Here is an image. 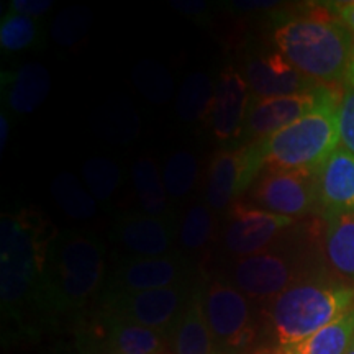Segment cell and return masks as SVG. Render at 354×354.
Instances as JSON below:
<instances>
[{"instance_id":"cell-2","label":"cell","mask_w":354,"mask_h":354,"mask_svg":"<svg viewBox=\"0 0 354 354\" xmlns=\"http://www.w3.org/2000/svg\"><path fill=\"white\" fill-rule=\"evenodd\" d=\"M339 102L342 97H336L266 140L245 146V189L266 169L320 171L339 148Z\"/></svg>"},{"instance_id":"cell-18","label":"cell","mask_w":354,"mask_h":354,"mask_svg":"<svg viewBox=\"0 0 354 354\" xmlns=\"http://www.w3.org/2000/svg\"><path fill=\"white\" fill-rule=\"evenodd\" d=\"M245 189V146L225 149L212 159L207 177V205L225 210Z\"/></svg>"},{"instance_id":"cell-40","label":"cell","mask_w":354,"mask_h":354,"mask_svg":"<svg viewBox=\"0 0 354 354\" xmlns=\"http://www.w3.org/2000/svg\"><path fill=\"white\" fill-rule=\"evenodd\" d=\"M272 354H294V351L289 346H279Z\"/></svg>"},{"instance_id":"cell-27","label":"cell","mask_w":354,"mask_h":354,"mask_svg":"<svg viewBox=\"0 0 354 354\" xmlns=\"http://www.w3.org/2000/svg\"><path fill=\"white\" fill-rule=\"evenodd\" d=\"M133 82L153 104H165L174 94V81L165 66L154 59H145L133 68Z\"/></svg>"},{"instance_id":"cell-19","label":"cell","mask_w":354,"mask_h":354,"mask_svg":"<svg viewBox=\"0 0 354 354\" xmlns=\"http://www.w3.org/2000/svg\"><path fill=\"white\" fill-rule=\"evenodd\" d=\"M212 331L203 310L201 289L194 290L174 330L176 354H212Z\"/></svg>"},{"instance_id":"cell-33","label":"cell","mask_w":354,"mask_h":354,"mask_svg":"<svg viewBox=\"0 0 354 354\" xmlns=\"http://www.w3.org/2000/svg\"><path fill=\"white\" fill-rule=\"evenodd\" d=\"M339 146L354 154V87H349L339 102Z\"/></svg>"},{"instance_id":"cell-31","label":"cell","mask_w":354,"mask_h":354,"mask_svg":"<svg viewBox=\"0 0 354 354\" xmlns=\"http://www.w3.org/2000/svg\"><path fill=\"white\" fill-rule=\"evenodd\" d=\"M92 12L84 6H74L61 10L51 24V37L63 48L77 46L91 30Z\"/></svg>"},{"instance_id":"cell-42","label":"cell","mask_w":354,"mask_h":354,"mask_svg":"<svg viewBox=\"0 0 354 354\" xmlns=\"http://www.w3.org/2000/svg\"><path fill=\"white\" fill-rule=\"evenodd\" d=\"M158 354H174V353H171V351H167V349H162L161 353H158Z\"/></svg>"},{"instance_id":"cell-7","label":"cell","mask_w":354,"mask_h":354,"mask_svg":"<svg viewBox=\"0 0 354 354\" xmlns=\"http://www.w3.org/2000/svg\"><path fill=\"white\" fill-rule=\"evenodd\" d=\"M251 198L259 209L272 214L304 216L320 203L318 172L266 169L251 189Z\"/></svg>"},{"instance_id":"cell-41","label":"cell","mask_w":354,"mask_h":354,"mask_svg":"<svg viewBox=\"0 0 354 354\" xmlns=\"http://www.w3.org/2000/svg\"><path fill=\"white\" fill-rule=\"evenodd\" d=\"M346 354H354V338H353L351 346H349V349H348V353H346Z\"/></svg>"},{"instance_id":"cell-1","label":"cell","mask_w":354,"mask_h":354,"mask_svg":"<svg viewBox=\"0 0 354 354\" xmlns=\"http://www.w3.org/2000/svg\"><path fill=\"white\" fill-rule=\"evenodd\" d=\"M57 230L35 209L0 220V295L3 312L20 320L26 305L43 310L50 248Z\"/></svg>"},{"instance_id":"cell-17","label":"cell","mask_w":354,"mask_h":354,"mask_svg":"<svg viewBox=\"0 0 354 354\" xmlns=\"http://www.w3.org/2000/svg\"><path fill=\"white\" fill-rule=\"evenodd\" d=\"M318 190L326 218L354 212V154L339 146L318 171Z\"/></svg>"},{"instance_id":"cell-36","label":"cell","mask_w":354,"mask_h":354,"mask_svg":"<svg viewBox=\"0 0 354 354\" xmlns=\"http://www.w3.org/2000/svg\"><path fill=\"white\" fill-rule=\"evenodd\" d=\"M171 6L176 8V10L185 13V15H198V13H203L207 10V3L202 2V0H192V2H184V0H177V2H171Z\"/></svg>"},{"instance_id":"cell-34","label":"cell","mask_w":354,"mask_h":354,"mask_svg":"<svg viewBox=\"0 0 354 354\" xmlns=\"http://www.w3.org/2000/svg\"><path fill=\"white\" fill-rule=\"evenodd\" d=\"M51 0H12L10 2L12 12L21 13V15L30 17V19L44 15V13L51 10Z\"/></svg>"},{"instance_id":"cell-5","label":"cell","mask_w":354,"mask_h":354,"mask_svg":"<svg viewBox=\"0 0 354 354\" xmlns=\"http://www.w3.org/2000/svg\"><path fill=\"white\" fill-rule=\"evenodd\" d=\"M354 307V289L343 286H290L277 295L271 308L274 333L281 346H292L317 333Z\"/></svg>"},{"instance_id":"cell-25","label":"cell","mask_w":354,"mask_h":354,"mask_svg":"<svg viewBox=\"0 0 354 354\" xmlns=\"http://www.w3.org/2000/svg\"><path fill=\"white\" fill-rule=\"evenodd\" d=\"M140 117L127 100H112L97 112L95 130L109 143H130L140 133Z\"/></svg>"},{"instance_id":"cell-16","label":"cell","mask_w":354,"mask_h":354,"mask_svg":"<svg viewBox=\"0 0 354 354\" xmlns=\"http://www.w3.org/2000/svg\"><path fill=\"white\" fill-rule=\"evenodd\" d=\"M51 91V76L39 63H24L2 73V102L13 113L37 112Z\"/></svg>"},{"instance_id":"cell-12","label":"cell","mask_w":354,"mask_h":354,"mask_svg":"<svg viewBox=\"0 0 354 354\" xmlns=\"http://www.w3.org/2000/svg\"><path fill=\"white\" fill-rule=\"evenodd\" d=\"M112 234L113 241L130 251L133 258H158L169 254L176 223L172 218L125 212L115 218Z\"/></svg>"},{"instance_id":"cell-6","label":"cell","mask_w":354,"mask_h":354,"mask_svg":"<svg viewBox=\"0 0 354 354\" xmlns=\"http://www.w3.org/2000/svg\"><path fill=\"white\" fill-rule=\"evenodd\" d=\"M194 290L189 282L165 289L130 292V294H105V317L112 320L135 323L161 333L176 330Z\"/></svg>"},{"instance_id":"cell-30","label":"cell","mask_w":354,"mask_h":354,"mask_svg":"<svg viewBox=\"0 0 354 354\" xmlns=\"http://www.w3.org/2000/svg\"><path fill=\"white\" fill-rule=\"evenodd\" d=\"M214 215L207 203H194L185 212L179 225V243L189 251H201L209 245L214 234Z\"/></svg>"},{"instance_id":"cell-8","label":"cell","mask_w":354,"mask_h":354,"mask_svg":"<svg viewBox=\"0 0 354 354\" xmlns=\"http://www.w3.org/2000/svg\"><path fill=\"white\" fill-rule=\"evenodd\" d=\"M336 97H339L338 92L322 86L305 94L256 99L250 105L241 141L248 145L263 141Z\"/></svg>"},{"instance_id":"cell-29","label":"cell","mask_w":354,"mask_h":354,"mask_svg":"<svg viewBox=\"0 0 354 354\" xmlns=\"http://www.w3.org/2000/svg\"><path fill=\"white\" fill-rule=\"evenodd\" d=\"M41 28L35 19L17 12H8L0 21V46L3 51L19 53L38 44Z\"/></svg>"},{"instance_id":"cell-21","label":"cell","mask_w":354,"mask_h":354,"mask_svg":"<svg viewBox=\"0 0 354 354\" xmlns=\"http://www.w3.org/2000/svg\"><path fill=\"white\" fill-rule=\"evenodd\" d=\"M131 179L145 214L159 216V218H172L169 198H167L169 194L162 183L156 162L151 158H140L133 165Z\"/></svg>"},{"instance_id":"cell-15","label":"cell","mask_w":354,"mask_h":354,"mask_svg":"<svg viewBox=\"0 0 354 354\" xmlns=\"http://www.w3.org/2000/svg\"><path fill=\"white\" fill-rule=\"evenodd\" d=\"M245 74L251 95L258 99L305 94L323 86L300 73L281 53L253 57Z\"/></svg>"},{"instance_id":"cell-28","label":"cell","mask_w":354,"mask_h":354,"mask_svg":"<svg viewBox=\"0 0 354 354\" xmlns=\"http://www.w3.org/2000/svg\"><path fill=\"white\" fill-rule=\"evenodd\" d=\"M82 177L97 202H107L122 184V169L109 158H91L82 165Z\"/></svg>"},{"instance_id":"cell-26","label":"cell","mask_w":354,"mask_h":354,"mask_svg":"<svg viewBox=\"0 0 354 354\" xmlns=\"http://www.w3.org/2000/svg\"><path fill=\"white\" fill-rule=\"evenodd\" d=\"M51 196L57 207L74 220L92 218L97 212V201L71 172H59L53 179Z\"/></svg>"},{"instance_id":"cell-22","label":"cell","mask_w":354,"mask_h":354,"mask_svg":"<svg viewBox=\"0 0 354 354\" xmlns=\"http://www.w3.org/2000/svg\"><path fill=\"white\" fill-rule=\"evenodd\" d=\"M326 220V258L336 272L354 282V212Z\"/></svg>"},{"instance_id":"cell-23","label":"cell","mask_w":354,"mask_h":354,"mask_svg":"<svg viewBox=\"0 0 354 354\" xmlns=\"http://www.w3.org/2000/svg\"><path fill=\"white\" fill-rule=\"evenodd\" d=\"M354 338V307L318 330L289 346L294 354H346Z\"/></svg>"},{"instance_id":"cell-11","label":"cell","mask_w":354,"mask_h":354,"mask_svg":"<svg viewBox=\"0 0 354 354\" xmlns=\"http://www.w3.org/2000/svg\"><path fill=\"white\" fill-rule=\"evenodd\" d=\"M292 223L294 218L272 214L259 207L234 205L223 232V245L236 259L248 258L268 250Z\"/></svg>"},{"instance_id":"cell-39","label":"cell","mask_w":354,"mask_h":354,"mask_svg":"<svg viewBox=\"0 0 354 354\" xmlns=\"http://www.w3.org/2000/svg\"><path fill=\"white\" fill-rule=\"evenodd\" d=\"M346 82L349 87H354V39H353V50H351V61H349V68L346 74Z\"/></svg>"},{"instance_id":"cell-10","label":"cell","mask_w":354,"mask_h":354,"mask_svg":"<svg viewBox=\"0 0 354 354\" xmlns=\"http://www.w3.org/2000/svg\"><path fill=\"white\" fill-rule=\"evenodd\" d=\"M203 310L212 336L232 348H243L253 339L251 312L246 295L232 284L214 281L203 297Z\"/></svg>"},{"instance_id":"cell-13","label":"cell","mask_w":354,"mask_h":354,"mask_svg":"<svg viewBox=\"0 0 354 354\" xmlns=\"http://www.w3.org/2000/svg\"><path fill=\"white\" fill-rule=\"evenodd\" d=\"M292 266L284 254L266 250L263 253L236 259L233 282L246 297L268 300L289 289Z\"/></svg>"},{"instance_id":"cell-43","label":"cell","mask_w":354,"mask_h":354,"mask_svg":"<svg viewBox=\"0 0 354 354\" xmlns=\"http://www.w3.org/2000/svg\"><path fill=\"white\" fill-rule=\"evenodd\" d=\"M104 354H118V353H113V351H105Z\"/></svg>"},{"instance_id":"cell-9","label":"cell","mask_w":354,"mask_h":354,"mask_svg":"<svg viewBox=\"0 0 354 354\" xmlns=\"http://www.w3.org/2000/svg\"><path fill=\"white\" fill-rule=\"evenodd\" d=\"M190 271V261L180 253L158 258H128L115 268L105 294H130L185 284Z\"/></svg>"},{"instance_id":"cell-35","label":"cell","mask_w":354,"mask_h":354,"mask_svg":"<svg viewBox=\"0 0 354 354\" xmlns=\"http://www.w3.org/2000/svg\"><path fill=\"white\" fill-rule=\"evenodd\" d=\"M326 10L333 12L335 19L339 20L342 24L346 26L349 32L354 35V0H349V2H335L328 3V7H325Z\"/></svg>"},{"instance_id":"cell-20","label":"cell","mask_w":354,"mask_h":354,"mask_svg":"<svg viewBox=\"0 0 354 354\" xmlns=\"http://www.w3.org/2000/svg\"><path fill=\"white\" fill-rule=\"evenodd\" d=\"M165 333L135 325V323L112 320L105 323L107 351L118 354H158L165 348Z\"/></svg>"},{"instance_id":"cell-38","label":"cell","mask_w":354,"mask_h":354,"mask_svg":"<svg viewBox=\"0 0 354 354\" xmlns=\"http://www.w3.org/2000/svg\"><path fill=\"white\" fill-rule=\"evenodd\" d=\"M276 3L277 2H233L232 6L240 10H259V8H269Z\"/></svg>"},{"instance_id":"cell-32","label":"cell","mask_w":354,"mask_h":354,"mask_svg":"<svg viewBox=\"0 0 354 354\" xmlns=\"http://www.w3.org/2000/svg\"><path fill=\"white\" fill-rule=\"evenodd\" d=\"M198 161L190 151H176L165 166V185L172 198L187 196L197 183Z\"/></svg>"},{"instance_id":"cell-3","label":"cell","mask_w":354,"mask_h":354,"mask_svg":"<svg viewBox=\"0 0 354 354\" xmlns=\"http://www.w3.org/2000/svg\"><path fill=\"white\" fill-rule=\"evenodd\" d=\"M105 276V248L94 233L57 232L50 248L43 310L66 313L81 308Z\"/></svg>"},{"instance_id":"cell-37","label":"cell","mask_w":354,"mask_h":354,"mask_svg":"<svg viewBox=\"0 0 354 354\" xmlns=\"http://www.w3.org/2000/svg\"><path fill=\"white\" fill-rule=\"evenodd\" d=\"M8 138H10V118H8L6 110H3L0 113V151L2 153L8 143Z\"/></svg>"},{"instance_id":"cell-24","label":"cell","mask_w":354,"mask_h":354,"mask_svg":"<svg viewBox=\"0 0 354 354\" xmlns=\"http://www.w3.org/2000/svg\"><path fill=\"white\" fill-rule=\"evenodd\" d=\"M215 86L209 74L197 71L189 74L180 86L177 94L176 110L180 120L198 122L210 117L212 105H214Z\"/></svg>"},{"instance_id":"cell-14","label":"cell","mask_w":354,"mask_h":354,"mask_svg":"<svg viewBox=\"0 0 354 354\" xmlns=\"http://www.w3.org/2000/svg\"><path fill=\"white\" fill-rule=\"evenodd\" d=\"M250 99L251 91L246 77L233 66L221 71L210 112V125L216 138L221 141L241 140L250 112Z\"/></svg>"},{"instance_id":"cell-4","label":"cell","mask_w":354,"mask_h":354,"mask_svg":"<svg viewBox=\"0 0 354 354\" xmlns=\"http://www.w3.org/2000/svg\"><path fill=\"white\" fill-rule=\"evenodd\" d=\"M354 35L335 17H292L274 30L279 53L318 84L346 79Z\"/></svg>"}]
</instances>
